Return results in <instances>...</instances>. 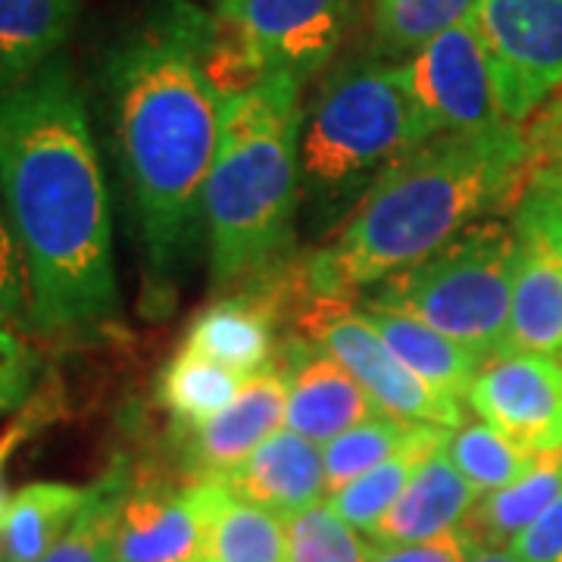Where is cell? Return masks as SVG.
Returning a JSON list of instances; mask_svg holds the SVG:
<instances>
[{
    "instance_id": "cell-1",
    "label": "cell",
    "mask_w": 562,
    "mask_h": 562,
    "mask_svg": "<svg viewBox=\"0 0 562 562\" xmlns=\"http://www.w3.org/2000/svg\"><path fill=\"white\" fill-rule=\"evenodd\" d=\"M216 16L157 0L106 47L101 106L140 247V313L169 319L203 241L222 98L206 76Z\"/></svg>"
},
{
    "instance_id": "cell-2",
    "label": "cell",
    "mask_w": 562,
    "mask_h": 562,
    "mask_svg": "<svg viewBox=\"0 0 562 562\" xmlns=\"http://www.w3.org/2000/svg\"><path fill=\"white\" fill-rule=\"evenodd\" d=\"M0 194L29 272V328L44 341L101 338L120 319L113 216L66 54L0 94Z\"/></svg>"
},
{
    "instance_id": "cell-3",
    "label": "cell",
    "mask_w": 562,
    "mask_h": 562,
    "mask_svg": "<svg viewBox=\"0 0 562 562\" xmlns=\"http://www.w3.org/2000/svg\"><path fill=\"white\" fill-rule=\"evenodd\" d=\"M528 184L525 125L422 140L394 160L303 262L310 301H341L416 266L469 225L501 213ZM519 203V201H516Z\"/></svg>"
},
{
    "instance_id": "cell-4",
    "label": "cell",
    "mask_w": 562,
    "mask_h": 562,
    "mask_svg": "<svg viewBox=\"0 0 562 562\" xmlns=\"http://www.w3.org/2000/svg\"><path fill=\"white\" fill-rule=\"evenodd\" d=\"M303 81L272 72L222 98L220 144L203 188L213 291L272 276L288 262L301 216Z\"/></svg>"
},
{
    "instance_id": "cell-5",
    "label": "cell",
    "mask_w": 562,
    "mask_h": 562,
    "mask_svg": "<svg viewBox=\"0 0 562 562\" xmlns=\"http://www.w3.org/2000/svg\"><path fill=\"white\" fill-rule=\"evenodd\" d=\"M422 140L401 63L369 57L335 69L303 110L301 210L310 225L322 232L347 220L384 169Z\"/></svg>"
},
{
    "instance_id": "cell-6",
    "label": "cell",
    "mask_w": 562,
    "mask_h": 562,
    "mask_svg": "<svg viewBox=\"0 0 562 562\" xmlns=\"http://www.w3.org/2000/svg\"><path fill=\"white\" fill-rule=\"evenodd\" d=\"M513 279V220L487 216L431 257L375 284V294L366 303L431 325L484 366L506 353Z\"/></svg>"
},
{
    "instance_id": "cell-7",
    "label": "cell",
    "mask_w": 562,
    "mask_h": 562,
    "mask_svg": "<svg viewBox=\"0 0 562 562\" xmlns=\"http://www.w3.org/2000/svg\"><path fill=\"white\" fill-rule=\"evenodd\" d=\"M472 25L503 116L525 125L562 88V0H479Z\"/></svg>"
},
{
    "instance_id": "cell-8",
    "label": "cell",
    "mask_w": 562,
    "mask_h": 562,
    "mask_svg": "<svg viewBox=\"0 0 562 562\" xmlns=\"http://www.w3.org/2000/svg\"><path fill=\"white\" fill-rule=\"evenodd\" d=\"M310 303L313 306L301 313L303 335L325 344L366 387V394L379 403L382 413L406 425H438L447 431L465 422L460 403L438 394L416 372H409L372 328V322L362 316V310H353L341 301Z\"/></svg>"
},
{
    "instance_id": "cell-9",
    "label": "cell",
    "mask_w": 562,
    "mask_h": 562,
    "mask_svg": "<svg viewBox=\"0 0 562 562\" xmlns=\"http://www.w3.org/2000/svg\"><path fill=\"white\" fill-rule=\"evenodd\" d=\"M401 69L425 140L453 132H484L509 122L497 101L472 16L428 41L401 63Z\"/></svg>"
},
{
    "instance_id": "cell-10",
    "label": "cell",
    "mask_w": 562,
    "mask_h": 562,
    "mask_svg": "<svg viewBox=\"0 0 562 562\" xmlns=\"http://www.w3.org/2000/svg\"><path fill=\"white\" fill-rule=\"evenodd\" d=\"M216 25L262 79L288 72L306 81L335 57L347 0H220Z\"/></svg>"
},
{
    "instance_id": "cell-11",
    "label": "cell",
    "mask_w": 562,
    "mask_h": 562,
    "mask_svg": "<svg viewBox=\"0 0 562 562\" xmlns=\"http://www.w3.org/2000/svg\"><path fill=\"white\" fill-rule=\"evenodd\" d=\"M513 228L516 279L506 353L562 357V213L525 188Z\"/></svg>"
},
{
    "instance_id": "cell-12",
    "label": "cell",
    "mask_w": 562,
    "mask_h": 562,
    "mask_svg": "<svg viewBox=\"0 0 562 562\" xmlns=\"http://www.w3.org/2000/svg\"><path fill=\"white\" fill-rule=\"evenodd\" d=\"M479 419L531 453L562 450V360L543 353H503L484 362L465 391Z\"/></svg>"
},
{
    "instance_id": "cell-13",
    "label": "cell",
    "mask_w": 562,
    "mask_h": 562,
    "mask_svg": "<svg viewBox=\"0 0 562 562\" xmlns=\"http://www.w3.org/2000/svg\"><path fill=\"white\" fill-rule=\"evenodd\" d=\"M279 366L288 379L284 428L319 447L382 413L366 387L347 372V366L325 344L306 335H294L281 344Z\"/></svg>"
},
{
    "instance_id": "cell-14",
    "label": "cell",
    "mask_w": 562,
    "mask_h": 562,
    "mask_svg": "<svg viewBox=\"0 0 562 562\" xmlns=\"http://www.w3.org/2000/svg\"><path fill=\"white\" fill-rule=\"evenodd\" d=\"M288 413V379L279 360L266 362L260 372L247 375L238 397L220 416L201 425L184 441V469L191 482H222L238 469L266 438L284 428Z\"/></svg>"
},
{
    "instance_id": "cell-15",
    "label": "cell",
    "mask_w": 562,
    "mask_h": 562,
    "mask_svg": "<svg viewBox=\"0 0 562 562\" xmlns=\"http://www.w3.org/2000/svg\"><path fill=\"white\" fill-rule=\"evenodd\" d=\"M116 562H203L201 484H132L122 503Z\"/></svg>"
},
{
    "instance_id": "cell-16",
    "label": "cell",
    "mask_w": 562,
    "mask_h": 562,
    "mask_svg": "<svg viewBox=\"0 0 562 562\" xmlns=\"http://www.w3.org/2000/svg\"><path fill=\"white\" fill-rule=\"evenodd\" d=\"M222 484L238 501L269 509L281 519H294L325 501L322 447L291 428H279L238 469H232Z\"/></svg>"
},
{
    "instance_id": "cell-17",
    "label": "cell",
    "mask_w": 562,
    "mask_h": 562,
    "mask_svg": "<svg viewBox=\"0 0 562 562\" xmlns=\"http://www.w3.org/2000/svg\"><path fill=\"white\" fill-rule=\"evenodd\" d=\"M479 503V491L465 482L450 462L447 450H438L416 472V479L372 528V543H422L435 541L465 525Z\"/></svg>"
},
{
    "instance_id": "cell-18",
    "label": "cell",
    "mask_w": 562,
    "mask_h": 562,
    "mask_svg": "<svg viewBox=\"0 0 562 562\" xmlns=\"http://www.w3.org/2000/svg\"><path fill=\"white\" fill-rule=\"evenodd\" d=\"M181 347L247 379L260 372L266 362H272L276 303L269 301V294L260 288L257 291L247 288L238 297H222L210 303L188 325Z\"/></svg>"
},
{
    "instance_id": "cell-19",
    "label": "cell",
    "mask_w": 562,
    "mask_h": 562,
    "mask_svg": "<svg viewBox=\"0 0 562 562\" xmlns=\"http://www.w3.org/2000/svg\"><path fill=\"white\" fill-rule=\"evenodd\" d=\"M203 497V562H291L288 519L238 501L222 482H198Z\"/></svg>"
},
{
    "instance_id": "cell-20",
    "label": "cell",
    "mask_w": 562,
    "mask_h": 562,
    "mask_svg": "<svg viewBox=\"0 0 562 562\" xmlns=\"http://www.w3.org/2000/svg\"><path fill=\"white\" fill-rule=\"evenodd\" d=\"M447 435L450 431L438 428V425H413L406 441L387 460L379 462L375 469H369L357 482L341 487L338 494L325 497L328 509L347 528L369 538L372 528L382 522L384 513L401 501V494L416 479V472L447 443Z\"/></svg>"
},
{
    "instance_id": "cell-21",
    "label": "cell",
    "mask_w": 562,
    "mask_h": 562,
    "mask_svg": "<svg viewBox=\"0 0 562 562\" xmlns=\"http://www.w3.org/2000/svg\"><path fill=\"white\" fill-rule=\"evenodd\" d=\"M94 484L32 482L20 487L3 513V562H41L81 516Z\"/></svg>"
},
{
    "instance_id": "cell-22",
    "label": "cell",
    "mask_w": 562,
    "mask_h": 562,
    "mask_svg": "<svg viewBox=\"0 0 562 562\" xmlns=\"http://www.w3.org/2000/svg\"><path fill=\"white\" fill-rule=\"evenodd\" d=\"M79 0H0V94L60 57Z\"/></svg>"
},
{
    "instance_id": "cell-23",
    "label": "cell",
    "mask_w": 562,
    "mask_h": 562,
    "mask_svg": "<svg viewBox=\"0 0 562 562\" xmlns=\"http://www.w3.org/2000/svg\"><path fill=\"white\" fill-rule=\"evenodd\" d=\"M360 310L409 372H416L422 382L435 387L443 397L457 403L465 401L469 384L475 382V375L482 369V362L469 350H462L460 344L435 331L431 325L409 319L403 313H391V310L372 306V303H362Z\"/></svg>"
},
{
    "instance_id": "cell-24",
    "label": "cell",
    "mask_w": 562,
    "mask_h": 562,
    "mask_svg": "<svg viewBox=\"0 0 562 562\" xmlns=\"http://www.w3.org/2000/svg\"><path fill=\"white\" fill-rule=\"evenodd\" d=\"M562 494V450L541 453L519 482L506 484L475 503L465 528L484 547H509L531 522H538Z\"/></svg>"
},
{
    "instance_id": "cell-25",
    "label": "cell",
    "mask_w": 562,
    "mask_h": 562,
    "mask_svg": "<svg viewBox=\"0 0 562 562\" xmlns=\"http://www.w3.org/2000/svg\"><path fill=\"white\" fill-rule=\"evenodd\" d=\"M241 384L244 379L238 372L181 347L162 369L160 403L166 406L169 419L191 435L213 416H220L238 397Z\"/></svg>"
},
{
    "instance_id": "cell-26",
    "label": "cell",
    "mask_w": 562,
    "mask_h": 562,
    "mask_svg": "<svg viewBox=\"0 0 562 562\" xmlns=\"http://www.w3.org/2000/svg\"><path fill=\"white\" fill-rule=\"evenodd\" d=\"M132 472L125 462H113L94 482L91 501L81 509L72 528L41 562H116L122 503L132 491Z\"/></svg>"
},
{
    "instance_id": "cell-27",
    "label": "cell",
    "mask_w": 562,
    "mask_h": 562,
    "mask_svg": "<svg viewBox=\"0 0 562 562\" xmlns=\"http://www.w3.org/2000/svg\"><path fill=\"white\" fill-rule=\"evenodd\" d=\"M479 0H375V57L409 60L441 32L465 22Z\"/></svg>"
},
{
    "instance_id": "cell-28",
    "label": "cell",
    "mask_w": 562,
    "mask_h": 562,
    "mask_svg": "<svg viewBox=\"0 0 562 562\" xmlns=\"http://www.w3.org/2000/svg\"><path fill=\"white\" fill-rule=\"evenodd\" d=\"M443 450H447L450 462L460 469L462 479L479 491V497L519 482L541 457V453H531L516 441H509L503 431H497L487 422H462L460 428H453L447 435Z\"/></svg>"
},
{
    "instance_id": "cell-29",
    "label": "cell",
    "mask_w": 562,
    "mask_h": 562,
    "mask_svg": "<svg viewBox=\"0 0 562 562\" xmlns=\"http://www.w3.org/2000/svg\"><path fill=\"white\" fill-rule=\"evenodd\" d=\"M413 425L379 413L372 419L360 422L341 431L338 438L322 443V469H325V497L338 494L341 487L357 482L369 469L387 460L409 435Z\"/></svg>"
},
{
    "instance_id": "cell-30",
    "label": "cell",
    "mask_w": 562,
    "mask_h": 562,
    "mask_svg": "<svg viewBox=\"0 0 562 562\" xmlns=\"http://www.w3.org/2000/svg\"><path fill=\"white\" fill-rule=\"evenodd\" d=\"M291 562H369V541L328 509L316 503L288 522Z\"/></svg>"
},
{
    "instance_id": "cell-31",
    "label": "cell",
    "mask_w": 562,
    "mask_h": 562,
    "mask_svg": "<svg viewBox=\"0 0 562 562\" xmlns=\"http://www.w3.org/2000/svg\"><path fill=\"white\" fill-rule=\"evenodd\" d=\"M25 316L29 322V272L20 238L0 194V331L13 328Z\"/></svg>"
},
{
    "instance_id": "cell-32",
    "label": "cell",
    "mask_w": 562,
    "mask_h": 562,
    "mask_svg": "<svg viewBox=\"0 0 562 562\" xmlns=\"http://www.w3.org/2000/svg\"><path fill=\"white\" fill-rule=\"evenodd\" d=\"M479 541L462 525L450 535L422 543H372L369 541V562H469Z\"/></svg>"
},
{
    "instance_id": "cell-33",
    "label": "cell",
    "mask_w": 562,
    "mask_h": 562,
    "mask_svg": "<svg viewBox=\"0 0 562 562\" xmlns=\"http://www.w3.org/2000/svg\"><path fill=\"white\" fill-rule=\"evenodd\" d=\"M35 379V353L13 328L0 331V416L29 401Z\"/></svg>"
},
{
    "instance_id": "cell-34",
    "label": "cell",
    "mask_w": 562,
    "mask_h": 562,
    "mask_svg": "<svg viewBox=\"0 0 562 562\" xmlns=\"http://www.w3.org/2000/svg\"><path fill=\"white\" fill-rule=\"evenodd\" d=\"M525 144H528V176L535 169L562 166V88L528 120Z\"/></svg>"
},
{
    "instance_id": "cell-35",
    "label": "cell",
    "mask_w": 562,
    "mask_h": 562,
    "mask_svg": "<svg viewBox=\"0 0 562 562\" xmlns=\"http://www.w3.org/2000/svg\"><path fill=\"white\" fill-rule=\"evenodd\" d=\"M54 403H57V397H50L47 391H44V394H35V397L29 401V406H25V413H22L20 419L13 422V425L0 435V522H3L7 503L13 497V494L7 491V469H10V460H13V453L38 431L44 422L54 419Z\"/></svg>"
},
{
    "instance_id": "cell-36",
    "label": "cell",
    "mask_w": 562,
    "mask_h": 562,
    "mask_svg": "<svg viewBox=\"0 0 562 562\" xmlns=\"http://www.w3.org/2000/svg\"><path fill=\"white\" fill-rule=\"evenodd\" d=\"M509 550L519 562H562V494L538 522L509 543Z\"/></svg>"
},
{
    "instance_id": "cell-37",
    "label": "cell",
    "mask_w": 562,
    "mask_h": 562,
    "mask_svg": "<svg viewBox=\"0 0 562 562\" xmlns=\"http://www.w3.org/2000/svg\"><path fill=\"white\" fill-rule=\"evenodd\" d=\"M528 191H535L538 198L547 203H553L562 213V166H547V169H535L528 176Z\"/></svg>"
},
{
    "instance_id": "cell-38",
    "label": "cell",
    "mask_w": 562,
    "mask_h": 562,
    "mask_svg": "<svg viewBox=\"0 0 562 562\" xmlns=\"http://www.w3.org/2000/svg\"><path fill=\"white\" fill-rule=\"evenodd\" d=\"M469 562H519V560L513 557V550H509V547H484V543H479V547L472 550Z\"/></svg>"
},
{
    "instance_id": "cell-39",
    "label": "cell",
    "mask_w": 562,
    "mask_h": 562,
    "mask_svg": "<svg viewBox=\"0 0 562 562\" xmlns=\"http://www.w3.org/2000/svg\"><path fill=\"white\" fill-rule=\"evenodd\" d=\"M0 562H3V543H0Z\"/></svg>"
}]
</instances>
